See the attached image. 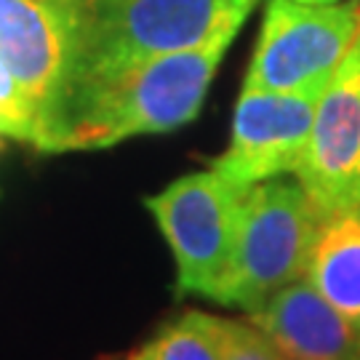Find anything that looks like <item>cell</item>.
Segmentation results:
<instances>
[{
	"label": "cell",
	"mask_w": 360,
	"mask_h": 360,
	"mask_svg": "<svg viewBox=\"0 0 360 360\" xmlns=\"http://www.w3.org/2000/svg\"><path fill=\"white\" fill-rule=\"evenodd\" d=\"M217 171L187 174L144 200L176 259V291L211 299L230 270L245 193Z\"/></svg>",
	"instance_id": "277c9868"
},
{
	"label": "cell",
	"mask_w": 360,
	"mask_h": 360,
	"mask_svg": "<svg viewBox=\"0 0 360 360\" xmlns=\"http://www.w3.org/2000/svg\"><path fill=\"white\" fill-rule=\"evenodd\" d=\"M136 360H221V349L211 328V315L187 312L160 328L136 355Z\"/></svg>",
	"instance_id": "8fae6325"
},
{
	"label": "cell",
	"mask_w": 360,
	"mask_h": 360,
	"mask_svg": "<svg viewBox=\"0 0 360 360\" xmlns=\"http://www.w3.org/2000/svg\"><path fill=\"white\" fill-rule=\"evenodd\" d=\"M129 360H136V358H129Z\"/></svg>",
	"instance_id": "9a60e30c"
},
{
	"label": "cell",
	"mask_w": 360,
	"mask_h": 360,
	"mask_svg": "<svg viewBox=\"0 0 360 360\" xmlns=\"http://www.w3.org/2000/svg\"><path fill=\"white\" fill-rule=\"evenodd\" d=\"M89 27V0H0V62L35 99L46 150L77 77Z\"/></svg>",
	"instance_id": "8992f818"
},
{
	"label": "cell",
	"mask_w": 360,
	"mask_h": 360,
	"mask_svg": "<svg viewBox=\"0 0 360 360\" xmlns=\"http://www.w3.org/2000/svg\"><path fill=\"white\" fill-rule=\"evenodd\" d=\"M232 40L235 35H219L193 51L144 59L75 83L53 131L51 153L104 150L131 136L187 126L206 102Z\"/></svg>",
	"instance_id": "6da1fadb"
},
{
	"label": "cell",
	"mask_w": 360,
	"mask_h": 360,
	"mask_svg": "<svg viewBox=\"0 0 360 360\" xmlns=\"http://www.w3.org/2000/svg\"><path fill=\"white\" fill-rule=\"evenodd\" d=\"M248 323L285 360H360V336L307 281L285 285Z\"/></svg>",
	"instance_id": "9c48e42d"
},
{
	"label": "cell",
	"mask_w": 360,
	"mask_h": 360,
	"mask_svg": "<svg viewBox=\"0 0 360 360\" xmlns=\"http://www.w3.org/2000/svg\"><path fill=\"white\" fill-rule=\"evenodd\" d=\"M360 25V0H267L243 91H326Z\"/></svg>",
	"instance_id": "5b68a950"
},
{
	"label": "cell",
	"mask_w": 360,
	"mask_h": 360,
	"mask_svg": "<svg viewBox=\"0 0 360 360\" xmlns=\"http://www.w3.org/2000/svg\"><path fill=\"white\" fill-rule=\"evenodd\" d=\"M294 176L326 214L360 206V25L345 62L318 99L307 150Z\"/></svg>",
	"instance_id": "ba28073f"
},
{
	"label": "cell",
	"mask_w": 360,
	"mask_h": 360,
	"mask_svg": "<svg viewBox=\"0 0 360 360\" xmlns=\"http://www.w3.org/2000/svg\"><path fill=\"white\" fill-rule=\"evenodd\" d=\"M259 0H89L80 80L238 35ZM72 83V86H75Z\"/></svg>",
	"instance_id": "7a4b0ae2"
},
{
	"label": "cell",
	"mask_w": 360,
	"mask_h": 360,
	"mask_svg": "<svg viewBox=\"0 0 360 360\" xmlns=\"http://www.w3.org/2000/svg\"><path fill=\"white\" fill-rule=\"evenodd\" d=\"M0 136L46 150V123L35 99L0 62Z\"/></svg>",
	"instance_id": "7c38bea8"
},
{
	"label": "cell",
	"mask_w": 360,
	"mask_h": 360,
	"mask_svg": "<svg viewBox=\"0 0 360 360\" xmlns=\"http://www.w3.org/2000/svg\"><path fill=\"white\" fill-rule=\"evenodd\" d=\"M321 94L323 91H243L232 115L230 147L211 168L240 187L296 174L307 150Z\"/></svg>",
	"instance_id": "52a82bcc"
},
{
	"label": "cell",
	"mask_w": 360,
	"mask_h": 360,
	"mask_svg": "<svg viewBox=\"0 0 360 360\" xmlns=\"http://www.w3.org/2000/svg\"><path fill=\"white\" fill-rule=\"evenodd\" d=\"M304 281L360 336V206L323 217Z\"/></svg>",
	"instance_id": "30bf717a"
},
{
	"label": "cell",
	"mask_w": 360,
	"mask_h": 360,
	"mask_svg": "<svg viewBox=\"0 0 360 360\" xmlns=\"http://www.w3.org/2000/svg\"><path fill=\"white\" fill-rule=\"evenodd\" d=\"M211 328L221 349V360H285L272 342L248 321H230L211 315Z\"/></svg>",
	"instance_id": "4fadbf2b"
},
{
	"label": "cell",
	"mask_w": 360,
	"mask_h": 360,
	"mask_svg": "<svg viewBox=\"0 0 360 360\" xmlns=\"http://www.w3.org/2000/svg\"><path fill=\"white\" fill-rule=\"evenodd\" d=\"M299 3H339V0H299Z\"/></svg>",
	"instance_id": "5bb4252c"
},
{
	"label": "cell",
	"mask_w": 360,
	"mask_h": 360,
	"mask_svg": "<svg viewBox=\"0 0 360 360\" xmlns=\"http://www.w3.org/2000/svg\"><path fill=\"white\" fill-rule=\"evenodd\" d=\"M323 217L299 181L254 184L245 193L230 270L211 299L251 315L285 285L304 281Z\"/></svg>",
	"instance_id": "3957f363"
}]
</instances>
